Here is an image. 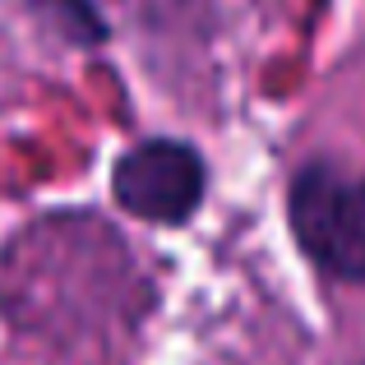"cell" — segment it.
Listing matches in <instances>:
<instances>
[{"label": "cell", "instance_id": "1", "mask_svg": "<svg viewBox=\"0 0 365 365\" xmlns=\"http://www.w3.org/2000/svg\"><path fill=\"white\" fill-rule=\"evenodd\" d=\"M301 250L342 282H365V176H342L329 162L296 171L287 195Z\"/></svg>", "mask_w": 365, "mask_h": 365}, {"label": "cell", "instance_id": "2", "mask_svg": "<svg viewBox=\"0 0 365 365\" xmlns=\"http://www.w3.org/2000/svg\"><path fill=\"white\" fill-rule=\"evenodd\" d=\"M111 190H116L125 213L143 217V222L176 227L199 213L204 190H208V171H204V158L190 143L143 139L116 162Z\"/></svg>", "mask_w": 365, "mask_h": 365}, {"label": "cell", "instance_id": "3", "mask_svg": "<svg viewBox=\"0 0 365 365\" xmlns=\"http://www.w3.org/2000/svg\"><path fill=\"white\" fill-rule=\"evenodd\" d=\"M28 5H33L56 33H65L79 46H93V42L107 37V24H102V14L88 5V0H28Z\"/></svg>", "mask_w": 365, "mask_h": 365}]
</instances>
